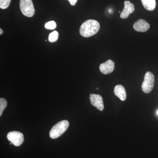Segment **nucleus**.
Here are the masks:
<instances>
[{"instance_id":"obj_11","label":"nucleus","mask_w":158,"mask_h":158,"mask_svg":"<svg viewBox=\"0 0 158 158\" xmlns=\"http://www.w3.org/2000/svg\"><path fill=\"white\" fill-rule=\"evenodd\" d=\"M144 9L148 11H153L156 7V0H141Z\"/></svg>"},{"instance_id":"obj_8","label":"nucleus","mask_w":158,"mask_h":158,"mask_svg":"<svg viewBox=\"0 0 158 158\" xmlns=\"http://www.w3.org/2000/svg\"><path fill=\"white\" fill-rule=\"evenodd\" d=\"M135 8L134 4L130 1H125L124 2V9L120 14V17L123 19L127 18L130 15L135 11Z\"/></svg>"},{"instance_id":"obj_10","label":"nucleus","mask_w":158,"mask_h":158,"mask_svg":"<svg viewBox=\"0 0 158 158\" xmlns=\"http://www.w3.org/2000/svg\"><path fill=\"white\" fill-rule=\"evenodd\" d=\"M114 93L117 97L122 101H124L127 98V94L124 87L121 85H117L114 88Z\"/></svg>"},{"instance_id":"obj_13","label":"nucleus","mask_w":158,"mask_h":158,"mask_svg":"<svg viewBox=\"0 0 158 158\" xmlns=\"http://www.w3.org/2000/svg\"><path fill=\"white\" fill-rule=\"evenodd\" d=\"M7 106L6 100L4 98H0V116H2L4 110Z\"/></svg>"},{"instance_id":"obj_16","label":"nucleus","mask_w":158,"mask_h":158,"mask_svg":"<svg viewBox=\"0 0 158 158\" xmlns=\"http://www.w3.org/2000/svg\"><path fill=\"white\" fill-rule=\"evenodd\" d=\"M71 6H74L76 4L77 0H68Z\"/></svg>"},{"instance_id":"obj_14","label":"nucleus","mask_w":158,"mask_h":158,"mask_svg":"<svg viewBox=\"0 0 158 158\" xmlns=\"http://www.w3.org/2000/svg\"><path fill=\"white\" fill-rule=\"evenodd\" d=\"M11 0H0V8L5 9L8 8L10 5Z\"/></svg>"},{"instance_id":"obj_4","label":"nucleus","mask_w":158,"mask_h":158,"mask_svg":"<svg viewBox=\"0 0 158 158\" xmlns=\"http://www.w3.org/2000/svg\"><path fill=\"white\" fill-rule=\"evenodd\" d=\"M155 78L153 74L151 72H148L145 73L144 81L142 84V90L144 93H150L154 86Z\"/></svg>"},{"instance_id":"obj_7","label":"nucleus","mask_w":158,"mask_h":158,"mask_svg":"<svg viewBox=\"0 0 158 158\" xmlns=\"http://www.w3.org/2000/svg\"><path fill=\"white\" fill-rule=\"evenodd\" d=\"M115 69V63L112 60H108L106 62L101 64L99 69L104 74H109L112 73Z\"/></svg>"},{"instance_id":"obj_3","label":"nucleus","mask_w":158,"mask_h":158,"mask_svg":"<svg viewBox=\"0 0 158 158\" xmlns=\"http://www.w3.org/2000/svg\"><path fill=\"white\" fill-rule=\"evenodd\" d=\"M20 9L25 16L28 17L34 16L35 9L32 0H20Z\"/></svg>"},{"instance_id":"obj_12","label":"nucleus","mask_w":158,"mask_h":158,"mask_svg":"<svg viewBox=\"0 0 158 158\" xmlns=\"http://www.w3.org/2000/svg\"><path fill=\"white\" fill-rule=\"evenodd\" d=\"M59 38V33L57 31H54L50 34L48 40L50 42H55L58 40Z\"/></svg>"},{"instance_id":"obj_6","label":"nucleus","mask_w":158,"mask_h":158,"mask_svg":"<svg viewBox=\"0 0 158 158\" xmlns=\"http://www.w3.org/2000/svg\"><path fill=\"white\" fill-rule=\"evenodd\" d=\"M90 101L91 104L98 110L102 111L104 109L103 98L100 95L91 94L90 95Z\"/></svg>"},{"instance_id":"obj_1","label":"nucleus","mask_w":158,"mask_h":158,"mask_svg":"<svg viewBox=\"0 0 158 158\" xmlns=\"http://www.w3.org/2000/svg\"><path fill=\"white\" fill-rule=\"evenodd\" d=\"M100 25L97 21L89 19L86 21L81 26L80 33L83 37H89L96 34L99 31Z\"/></svg>"},{"instance_id":"obj_2","label":"nucleus","mask_w":158,"mask_h":158,"mask_svg":"<svg viewBox=\"0 0 158 158\" xmlns=\"http://www.w3.org/2000/svg\"><path fill=\"white\" fill-rule=\"evenodd\" d=\"M69 123L67 120H62L54 125L50 131V137L52 139L59 138L66 131L69 126Z\"/></svg>"},{"instance_id":"obj_18","label":"nucleus","mask_w":158,"mask_h":158,"mask_svg":"<svg viewBox=\"0 0 158 158\" xmlns=\"http://www.w3.org/2000/svg\"><path fill=\"white\" fill-rule=\"evenodd\" d=\"M157 115H158V110L157 111Z\"/></svg>"},{"instance_id":"obj_17","label":"nucleus","mask_w":158,"mask_h":158,"mask_svg":"<svg viewBox=\"0 0 158 158\" xmlns=\"http://www.w3.org/2000/svg\"><path fill=\"white\" fill-rule=\"evenodd\" d=\"M3 34V31L2 29H0V34L2 35V34Z\"/></svg>"},{"instance_id":"obj_9","label":"nucleus","mask_w":158,"mask_h":158,"mask_svg":"<svg viewBox=\"0 0 158 158\" xmlns=\"http://www.w3.org/2000/svg\"><path fill=\"white\" fill-rule=\"evenodd\" d=\"M150 24L146 21L140 19L134 23L133 28L136 31L138 32H145L150 28Z\"/></svg>"},{"instance_id":"obj_5","label":"nucleus","mask_w":158,"mask_h":158,"mask_svg":"<svg viewBox=\"0 0 158 158\" xmlns=\"http://www.w3.org/2000/svg\"><path fill=\"white\" fill-rule=\"evenodd\" d=\"M9 141L15 146H19L24 141V136L22 133L18 131L10 132L7 136Z\"/></svg>"},{"instance_id":"obj_15","label":"nucleus","mask_w":158,"mask_h":158,"mask_svg":"<svg viewBox=\"0 0 158 158\" xmlns=\"http://www.w3.org/2000/svg\"><path fill=\"white\" fill-rule=\"evenodd\" d=\"M56 23L54 21H51L45 24L44 27L48 30H54L56 27Z\"/></svg>"}]
</instances>
